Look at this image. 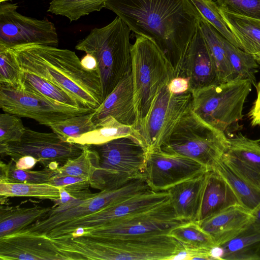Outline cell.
Listing matches in <instances>:
<instances>
[{"label":"cell","mask_w":260,"mask_h":260,"mask_svg":"<svg viewBox=\"0 0 260 260\" xmlns=\"http://www.w3.org/2000/svg\"><path fill=\"white\" fill-rule=\"evenodd\" d=\"M93 111L67 118L51 124L49 127L65 141L79 138L96 128L92 120Z\"/></svg>","instance_id":"cell-37"},{"label":"cell","mask_w":260,"mask_h":260,"mask_svg":"<svg viewBox=\"0 0 260 260\" xmlns=\"http://www.w3.org/2000/svg\"><path fill=\"white\" fill-rule=\"evenodd\" d=\"M251 222V212L238 204L198 223L215 246H219L236 236Z\"/></svg>","instance_id":"cell-20"},{"label":"cell","mask_w":260,"mask_h":260,"mask_svg":"<svg viewBox=\"0 0 260 260\" xmlns=\"http://www.w3.org/2000/svg\"><path fill=\"white\" fill-rule=\"evenodd\" d=\"M1 198L25 197L48 199L53 202L59 199V188L48 183H6L0 182Z\"/></svg>","instance_id":"cell-32"},{"label":"cell","mask_w":260,"mask_h":260,"mask_svg":"<svg viewBox=\"0 0 260 260\" xmlns=\"http://www.w3.org/2000/svg\"><path fill=\"white\" fill-rule=\"evenodd\" d=\"M22 70L36 74L68 91L93 110L103 101L99 70L84 69L75 52L43 45L11 48Z\"/></svg>","instance_id":"cell-2"},{"label":"cell","mask_w":260,"mask_h":260,"mask_svg":"<svg viewBox=\"0 0 260 260\" xmlns=\"http://www.w3.org/2000/svg\"><path fill=\"white\" fill-rule=\"evenodd\" d=\"M55 173V170L48 167L38 171L19 169L12 159L7 164L2 161L0 162V182H2L48 183Z\"/></svg>","instance_id":"cell-35"},{"label":"cell","mask_w":260,"mask_h":260,"mask_svg":"<svg viewBox=\"0 0 260 260\" xmlns=\"http://www.w3.org/2000/svg\"><path fill=\"white\" fill-rule=\"evenodd\" d=\"M190 1L202 16L221 36L239 48L236 39L223 17L219 7L214 1L212 0Z\"/></svg>","instance_id":"cell-38"},{"label":"cell","mask_w":260,"mask_h":260,"mask_svg":"<svg viewBox=\"0 0 260 260\" xmlns=\"http://www.w3.org/2000/svg\"><path fill=\"white\" fill-rule=\"evenodd\" d=\"M199 26L214 63L220 83L234 80L222 41V36L204 18L199 20Z\"/></svg>","instance_id":"cell-26"},{"label":"cell","mask_w":260,"mask_h":260,"mask_svg":"<svg viewBox=\"0 0 260 260\" xmlns=\"http://www.w3.org/2000/svg\"><path fill=\"white\" fill-rule=\"evenodd\" d=\"M228 145L225 134L205 122L191 110L159 149L194 160L210 171L220 160Z\"/></svg>","instance_id":"cell-5"},{"label":"cell","mask_w":260,"mask_h":260,"mask_svg":"<svg viewBox=\"0 0 260 260\" xmlns=\"http://www.w3.org/2000/svg\"><path fill=\"white\" fill-rule=\"evenodd\" d=\"M92 146L100 161L91 187L100 191L112 190L132 179L144 178L148 150L137 137L127 136Z\"/></svg>","instance_id":"cell-6"},{"label":"cell","mask_w":260,"mask_h":260,"mask_svg":"<svg viewBox=\"0 0 260 260\" xmlns=\"http://www.w3.org/2000/svg\"><path fill=\"white\" fill-rule=\"evenodd\" d=\"M98 152L91 146L86 145L81 153L76 158L69 159L55 170L57 176H74L88 178L90 185L99 168Z\"/></svg>","instance_id":"cell-30"},{"label":"cell","mask_w":260,"mask_h":260,"mask_svg":"<svg viewBox=\"0 0 260 260\" xmlns=\"http://www.w3.org/2000/svg\"><path fill=\"white\" fill-rule=\"evenodd\" d=\"M214 2L221 10L260 20V0H215Z\"/></svg>","instance_id":"cell-41"},{"label":"cell","mask_w":260,"mask_h":260,"mask_svg":"<svg viewBox=\"0 0 260 260\" xmlns=\"http://www.w3.org/2000/svg\"><path fill=\"white\" fill-rule=\"evenodd\" d=\"M130 31L127 24L117 16L107 25L92 29L75 47L95 58L103 101L125 76L131 74Z\"/></svg>","instance_id":"cell-3"},{"label":"cell","mask_w":260,"mask_h":260,"mask_svg":"<svg viewBox=\"0 0 260 260\" xmlns=\"http://www.w3.org/2000/svg\"><path fill=\"white\" fill-rule=\"evenodd\" d=\"M239 48L253 55L260 53V20L226 12L220 9Z\"/></svg>","instance_id":"cell-25"},{"label":"cell","mask_w":260,"mask_h":260,"mask_svg":"<svg viewBox=\"0 0 260 260\" xmlns=\"http://www.w3.org/2000/svg\"><path fill=\"white\" fill-rule=\"evenodd\" d=\"M48 183L63 188L72 196L81 200H88L97 194L92 193L89 189V180L80 176L54 175Z\"/></svg>","instance_id":"cell-40"},{"label":"cell","mask_w":260,"mask_h":260,"mask_svg":"<svg viewBox=\"0 0 260 260\" xmlns=\"http://www.w3.org/2000/svg\"><path fill=\"white\" fill-rule=\"evenodd\" d=\"M170 199L167 190L152 189L140 192L100 210L72 220L73 230L93 229L114 220L144 211L163 203Z\"/></svg>","instance_id":"cell-16"},{"label":"cell","mask_w":260,"mask_h":260,"mask_svg":"<svg viewBox=\"0 0 260 260\" xmlns=\"http://www.w3.org/2000/svg\"><path fill=\"white\" fill-rule=\"evenodd\" d=\"M131 53L137 129L161 89L173 78L174 69L157 45L145 37L137 35Z\"/></svg>","instance_id":"cell-4"},{"label":"cell","mask_w":260,"mask_h":260,"mask_svg":"<svg viewBox=\"0 0 260 260\" xmlns=\"http://www.w3.org/2000/svg\"><path fill=\"white\" fill-rule=\"evenodd\" d=\"M96 125L95 129L67 141L92 146L103 144L127 136H134L139 139L136 128L122 124L112 116L106 117Z\"/></svg>","instance_id":"cell-27"},{"label":"cell","mask_w":260,"mask_h":260,"mask_svg":"<svg viewBox=\"0 0 260 260\" xmlns=\"http://www.w3.org/2000/svg\"><path fill=\"white\" fill-rule=\"evenodd\" d=\"M105 8L136 34L153 42L174 74L203 17L190 0H107Z\"/></svg>","instance_id":"cell-1"},{"label":"cell","mask_w":260,"mask_h":260,"mask_svg":"<svg viewBox=\"0 0 260 260\" xmlns=\"http://www.w3.org/2000/svg\"><path fill=\"white\" fill-rule=\"evenodd\" d=\"M179 77L188 80L191 92L220 84L199 25L174 73L173 78Z\"/></svg>","instance_id":"cell-17"},{"label":"cell","mask_w":260,"mask_h":260,"mask_svg":"<svg viewBox=\"0 0 260 260\" xmlns=\"http://www.w3.org/2000/svg\"><path fill=\"white\" fill-rule=\"evenodd\" d=\"M85 145L65 141L53 132L42 133L26 128L20 141L0 143V154L15 162L22 156H31L46 168L52 162L63 165L76 158Z\"/></svg>","instance_id":"cell-11"},{"label":"cell","mask_w":260,"mask_h":260,"mask_svg":"<svg viewBox=\"0 0 260 260\" xmlns=\"http://www.w3.org/2000/svg\"><path fill=\"white\" fill-rule=\"evenodd\" d=\"M207 172L180 182L167 190L176 216L189 222H198Z\"/></svg>","instance_id":"cell-21"},{"label":"cell","mask_w":260,"mask_h":260,"mask_svg":"<svg viewBox=\"0 0 260 260\" xmlns=\"http://www.w3.org/2000/svg\"><path fill=\"white\" fill-rule=\"evenodd\" d=\"M9 1H11V0H0V3L6 2Z\"/></svg>","instance_id":"cell-51"},{"label":"cell","mask_w":260,"mask_h":260,"mask_svg":"<svg viewBox=\"0 0 260 260\" xmlns=\"http://www.w3.org/2000/svg\"><path fill=\"white\" fill-rule=\"evenodd\" d=\"M260 230L251 223L236 236L211 250L212 259H258Z\"/></svg>","instance_id":"cell-23"},{"label":"cell","mask_w":260,"mask_h":260,"mask_svg":"<svg viewBox=\"0 0 260 260\" xmlns=\"http://www.w3.org/2000/svg\"><path fill=\"white\" fill-rule=\"evenodd\" d=\"M222 41L234 79L248 80L256 87L255 74L259 65L254 56L237 47L223 37Z\"/></svg>","instance_id":"cell-31"},{"label":"cell","mask_w":260,"mask_h":260,"mask_svg":"<svg viewBox=\"0 0 260 260\" xmlns=\"http://www.w3.org/2000/svg\"><path fill=\"white\" fill-rule=\"evenodd\" d=\"M170 91L173 93H181L190 90L188 80L184 77L172 79L168 84Z\"/></svg>","instance_id":"cell-44"},{"label":"cell","mask_w":260,"mask_h":260,"mask_svg":"<svg viewBox=\"0 0 260 260\" xmlns=\"http://www.w3.org/2000/svg\"><path fill=\"white\" fill-rule=\"evenodd\" d=\"M213 170L229 184L242 207L251 212L260 205V189L240 177L221 159Z\"/></svg>","instance_id":"cell-28"},{"label":"cell","mask_w":260,"mask_h":260,"mask_svg":"<svg viewBox=\"0 0 260 260\" xmlns=\"http://www.w3.org/2000/svg\"><path fill=\"white\" fill-rule=\"evenodd\" d=\"M192 92L173 93L168 84L160 90L146 117L137 128L138 137L148 151L159 149L180 119L191 110Z\"/></svg>","instance_id":"cell-9"},{"label":"cell","mask_w":260,"mask_h":260,"mask_svg":"<svg viewBox=\"0 0 260 260\" xmlns=\"http://www.w3.org/2000/svg\"><path fill=\"white\" fill-rule=\"evenodd\" d=\"M81 63L82 67L87 70H99L95 58L90 54L86 53V55L81 59Z\"/></svg>","instance_id":"cell-47"},{"label":"cell","mask_w":260,"mask_h":260,"mask_svg":"<svg viewBox=\"0 0 260 260\" xmlns=\"http://www.w3.org/2000/svg\"><path fill=\"white\" fill-rule=\"evenodd\" d=\"M148 189H151L145 178H135L116 189L100 191L94 197L70 209L46 215L22 231L45 234L61 224L91 214Z\"/></svg>","instance_id":"cell-13"},{"label":"cell","mask_w":260,"mask_h":260,"mask_svg":"<svg viewBox=\"0 0 260 260\" xmlns=\"http://www.w3.org/2000/svg\"><path fill=\"white\" fill-rule=\"evenodd\" d=\"M108 116H112L119 122L136 129L137 115L131 74L125 76L94 110L92 120L96 124Z\"/></svg>","instance_id":"cell-19"},{"label":"cell","mask_w":260,"mask_h":260,"mask_svg":"<svg viewBox=\"0 0 260 260\" xmlns=\"http://www.w3.org/2000/svg\"></svg>","instance_id":"cell-52"},{"label":"cell","mask_w":260,"mask_h":260,"mask_svg":"<svg viewBox=\"0 0 260 260\" xmlns=\"http://www.w3.org/2000/svg\"><path fill=\"white\" fill-rule=\"evenodd\" d=\"M1 260H67L46 235L22 231L0 238Z\"/></svg>","instance_id":"cell-18"},{"label":"cell","mask_w":260,"mask_h":260,"mask_svg":"<svg viewBox=\"0 0 260 260\" xmlns=\"http://www.w3.org/2000/svg\"><path fill=\"white\" fill-rule=\"evenodd\" d=\"M25 129L20 117L6 112L0 114V143L20 141Z\"/></svg>","instance_id":"cell-42"},{"label":"cell","mask_w":260,"mask_h":260,"mask_svg":"<svg viewBox=\"0 0 260 260\" xmlns=\"http://www.w3.org/2000/svg\"><path fill=\"white\" fill-rule=\"evenodd\" d=\"M22 82L26 89L58 103L73 107H85L68 91L36 74L22 70Z\"/></svg>","instance_id":"cell-29"},{"label":"cell","mask_w":260,"mask_h":260,"mask_svg":"<svg viewBox=\"0 0 260 260\" xmlns=\"http://www.w3.org/2000/svg\"><path fill=\"white\" fill-rule=\"evenodd\" d=\"M106 260H173L184 246L169 234L104 238Z\"/></svg>","instance_id":"cell-14"},{"label":"cell","mask_w":260,"mask_h":260,"mask_svg":"<svg viewBox=\"0 0 260 260\" xmlns=\"http://www.w3.org/2000/svg\"><path fill=\"white\" fill-rule=\"evenodd\" d=\"M169 235L187 248L211 249L215 246L211 237L197 222H189L181 224L172 230Z\"/></svg>","instance_id":"cell-36"},{"label":"cell","mask_w":260,"mask_h":260,"mask_svg":"<svg viewBox=\"0 0 260 260\" xmlns=\"http://www.w3.org/2000/svg\"><path fill=\"white\" fill-rule=\"evenodd\" d=\"M22 70L11 48L0 45V84L14 88L23 86Z\"/></svg>","instance_id":"cell-39"},{"label":"cell","mask_w":260,"mask_h":260,"mask_svg":"<svg viewBox=\"0 0 260 260\" xmlns=\"http://www.w3.org/2000/svg\"><path fill=\"white\" fill-rule=\"evenodd\" d=\"M16 4L0 3V45L11 48L26 45L57 47L58 37L54 24L47 19L21 15Z\"/></svg>","instance_id":"cell-12"},{"label":"cell","mask_w":260,"mask_h":260,"mask_svg":"<svg viewBox=\"0 0 260 260\" xmlns=\"http://www.w3.org/2000/svg\"><path fill=\"white\" fill-rule=\"evenodd\" d=\"M187 222L176 216L169 199L152 208L93 229L75 230L70 236L115 238L169 234L173 229Z\"/></svg>","instance_id":"cell-8"},{"label":"cell","mask_w":260,"mask_h":260,"mask_svg":"<svg viewBox=\"0 0 260 260\" xmlns=\"http://www.w3.org/2000/svg\"><path fill=\"white\" fill-rule=\"evenodd\" d=\"M228 145L225 153L237 158L260 173V143L238 133L228 137Z\"/></svg>","instance_id":"cell-33"},{"label":"cell","mask_w":260,"mask_h":260,"mask_svg":"<svg viewBox=\"0 0 260 260\" xmlns=\"http://www.w3.org/2000/svg\"><path fill=\"white\" fill-rule=\"evenodd\" d=\"M255 88L257 97L248 114L251 124L253 126L260 125V81Z\"/></svg>","instance_id":"cell-45"},{"label":"cell","mask_w":260,"mask_h":260,"mask_svg":"<svg viewBox=\"0 0 260 260\" xmlns=\"http://www.w3.org/2000/svg\"><path fill=\"white\" fill-rule=\"evenodd\" d=\"M238 204L236 196L225 179L214 170L208 171L198 222Z\"/></svg>","instance_id":"cell-22"},{"label":"cell","mask_w":260,"mask_h":260,"mask_svg":"<svg viewBox=\"0 0 260 260\" xmlns=\"http://www.w3.org/2000/svg\"><path fill=\"white\" fill-rule=\"evenodd\" d=\"M207 171L194 160L154 149L148 151L144 178L152 190L165 191Z\"/></svg>","instance_id":"cell-15"},{"label":"cell","mask_w":260,"mask_h":260,"mask_svg":"<svg viewBox=\"0 0 260 260\" xmlns=\"http://www.w3.org/2000/svg\"><path fill=\"white\" fill-rule=\"evenodd\" d=\"M256 60H257L258 63L260 66V53L257 55H255L254 56Z\"/></svg>","instance_id":"cell-49"},{"label":"cell","mask_w":260,"mask_h":260,"mask_svg":"<svg viewBox=\"0 0 260 260\" xmlns=\"http://www.w3.org/2000/svg\"><path fill=\"white\" fill-rule=\"evenodd\" d=\"M39 162V160L34 157L25 155L20 157L15 162L17 168L22 170H29Z\"/></svg>","instance_id":"cell-46"},{"label":"cell","mask_w":260,"mask_h":260,"mask_svg":"<svg viewBox=\"0 0 260 260\" xmlns=\"http://www.w3.org/2000/svg\"><path fill=\"white\" fill-rule=\"evenodd\" d=\"M251 87L248 80L234 79L194 90L191 92V110L205 122L225 134L242 119Z\"/></svg>","instance_id":"cell-7"},{"label":"cell","mask_w":260,"mask_h":260,"mask_svg":"<svg viewBox=\"0 0 260 260\" xmlns=\"http://www.w3.org/2000/svg\"><path fill=\"white\" fill-rule=\"evenodd\" d=\"M221 160L237 175L260 189V173L237 158L225 153Z\"/></svg>","instance_id":"cell-43"},{"label":"cell","mask_w":260,"mask_h":260,"mask_svg":"<svg viewBox=\"0 0 260 260\" xmlns=\"http://www.w3.org/2000/svg\"><path fill=\"white\" fill-rule=\"evenodd\" d=\"M52 207L35 205L31 207L20 205L0 207V238L20 232L44 217Z\"/></svg>","instance_id":"cell-24"},{"label":"cell","mask_w":260,"mask_h":260,"mask_svg":"<svg viewBox=\"0 0 260 260\" xmlns=\"http://www.w3.org/2000/svg\"><path fill=\"white\" fill-rule=\"evenodd\" d=\"M257 255L258 257V259H260V247L259 249H258V251L257 252Z\"/></svg>","instance_id":"cell-50"},{"label":"cell","mask_w":260,"mask_h":260,"mask_svg":"<svg viewBox=\"0 0 260 260\" xmlns=\"http://www.w3.org/2000/svg\"><path fill=\"white\" fill-rule=\"evenodd\" d=\"M251 223L257 229L260 230V205L252 212Z\"/></svg>","instance_id":"cell-48"},{"label":"cell","mask_w":260,"mask_h":260,"mask_svg":"<svg viewBox=\"0 0 260 260\" xmlns=\"http://www.w3.org/2000/svg\"><path fill=\"white\" fill-rule=\"evenodd\" d=\"M0 108L5 112L21 117L31 118L39 124H51L94 110L77 108L58 103L24 88H19L0 84Z\"/></svg>","instance_id":"cell-10"},{"label":"cell","mask_w":260,"mask_h":260,"mask_svg":"<svg viewBox=\"0 0 260 260\" xmlns=\"http://www.w3.org/2000/svg\"><path fill=\"white\" fill-rule=\"evenodd\" d=\"M107 0H52L48 11L67 17L71 21L99 11L105 7Z\"/></svg>","instance_id":"cell-34"}]
</instances>
